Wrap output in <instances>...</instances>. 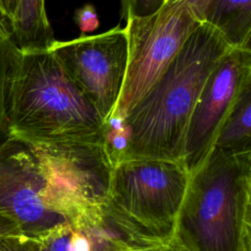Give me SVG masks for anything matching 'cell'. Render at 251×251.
<instances>
[{"label":"cell","instance_id":"obj_16","mask_svg":"<svg viewBox=\"0 0 251 251\" xmlns=\"http://www.w3.org/2000/svg\"><path fill=\"white\" fill-rule=\"evenodd\" d=\"M75 21L82 33L96 29L99 25L96 10L91 4H85L78 8L75 14Z\"/></svg>","mask_w":251,"mask_h":251},{"label":"cell","instance_id":"obj_2","mask_svg":"<svg viewBox=\"0 0 251 251\" xmlns=\"http://www.w3.org/2000/svg\"><path fill=\"white\" fill-rule=\"evenodd\" d=\"M5 114L8 136L35 147L105 144L106 123L49 48H13Z\"/></svg>","mask_w":251,"mask_h":251},{"label":"cell","instance_id":"obj_4","mask_svg":"<svg viewBox=\"0 0 251 251\" xmlns=\"http://www.w3.org/2000/svg\"><path fill=\"white\" fill-rule=\"evenodd\" d=\"M171 244L178 251H251V151L214 146L189 174Z\"/></svg>","mask_w":251,"mask_h":251},{"label":"cell","instance_id":"obj_14","mask_svg":"<svg viewBox=\"0 0 251 251\" xmlns=\"http://www.w3.org/2000/svg\"><path fill=\"white\" fill-rule=\"evenodd\" d=\"M73 229L71 227L57 229L35 239L38 251H69Z\"/></svg>","mask_w":251,"mask_h":251},{"label":"cell","instance_id":"obj_11","mask_svg":"<svg viewBox=\"0 0 251 251\" xmlns=\"http://www.w3.org/2000/svg\"><path fill=\"white\" fill-rule=\"evenodd\" d=\"M214 146L234 153L251 151V82L239 94Z\"/></svg>","mask_w":251,"mask_h":251},{"label":"cell","instance_id":"obj_3","mask_svg":"<svg viewBox=\"0 0 251 251\" xmlns=\"http://www.w3.org/2000/svg\"><path fill=\"white\" fill-rule=\"evenodd\" d=\"M231 49L214 27L201 23L124 118L126 146L119 161L182 162L185 133L199 94L209 75Z\"/></svg>","mask_w":251,"mask_h":251},{"label":"cell","instance_id":"obj_20","mask_svg":"<svg viewBox=\"0 0 251 251\" xmlns=\"http://www.w3.org/2000/svg\"><path fill=\"white\" fill-rule=\"evenodd\" d=\"M132 251H178L176 248H175L172 244H166V245H158V246H151V247H145L140 248Z\"/></svg>","mask_w":251,"mask_h":251},{"label":"cell","instance_id":"obj_10","mask_svg":"<svg viewBox=\"0 0 251 251\" xmlns=\"http://www.w3.org/2000/svg\"><path fill=\"white\" fill-rule=\"evenodd\" d=\"M11 35L22 51L45 50L55 41L45 10L44 0H19Z\"/></svg>","mask_w":251,"mask_h":251},{"label":"cell","instance_id":"obj_12","mask_svg":"<svg viewBox=\"0 0 251 251\" xmlns=\"http://www.w3.org/2000/svg\"><path fill=\"white\" fill-rule=\"evenodd\" d=\"M16 46L11 34L0 27V141L8 137L5 114L6 78L9 69L10 56Z\"/></svg>","mask_w":251,"mask_h":251},{"label":"cell","instance_id":"obj_9","mask_svg":"<svg viewBox=\"0 0 251 251\" xmlns=\"http://www.w3.org/2000/svg\"><path fill=\"white\" fill-rule=\"evenodd\" d=\"M232 49H251V0H211L200 15Z\"/></svg>","mask_w":251,"mask_h":251},{"label":"cell","instance_id":"obj_18","mask_svg":"<svg viewBox=\"0 0 251 251\" xmlns=\"http://www.w3.org/2000/svg\"><path fill=\"white\" fill-rule=\"evenodd\" d=\"M12 235H22L20 226L11 216L0 212V238Z\"/></svg>","mask_w":251,"mask_h":251},{"label":"cell","instance_id":"obj_13","mask_svg":"<svg viewBox=\"0 0 251 251\" xmlns=\"http://www.w3.org/2000/svg\"><path fill=\"white\" fill-rule=\"evenodd\" d=\"M122 19L142 18L156 13L166 0H120Z\"/></svg>","mask_w":251,"mask_h":251},{"label":"cell","instance_id":"obj_15","mask_svg":"<svg viewBox=\"0 0 251 251\" xmlns=\"http://www.w3.org/2000/svg\"><path fill=\"white\" fill-rule=\"evenodd\" d=\"M0 251H38V247L33 238L12 235L0 238Z\"/></svg>","mask_w":251,"mask_h":251},{"label":"cell","instance_id":"obj_5","mask_svg":"<svg viewBox=\"0 0 251 251\" xmlns=\"http://www.w3.org/2000/svg\"><path fill=\"white\" fill-rule=\"evenodd\" d=\"M188 179L180 161H119L112 169L103 214L141 248L171 244Z\"/></svg>","mask_w":251,"mask_h":251},{"label":"cell","instance_id":"obj_7","mask_svg":"<svg viewBox=\"0 0 251 251\" xmlns=\"http://www.w3.org/2000/svg\"><path fill=\"white\" fill-rule=\"evenodd\" d=\"M49 49L107 123L117 106L126 75V27L118 25L96 35L81 33L73 40L55 39Z\"/></svg>","mask_w":251,"mask_h":251},{"label":"cell","instance_id":"obj_17","mask_svg":"<svg viewBox=\"0 0 251 251\" xmlns=\"http://www.w3.org/2000/svg\"><path fill=\"white\" fill-rule=\"evenodd\" d=\"M18 1L19 0H0V26L6 29L10 34Z\"/></svg>","mask_w":251,"mask_h":251},{"label":"cell","instance_id":"obj_8","mask_svg":"<svg viewBox=\"0 0 251 251\" xmlns=\"http://www.w3.org/2000/svg\"><path fill=\"white\" fill-rule=\"evenodd\" d=\"M251 82V49H231L207 77L185 133L182 163L189 174L207 158L243 88Z\"/></svg>","mask_w":251,"mask_h":251},{"label":"cell","instance_id":"obj_6","mask_svg":"<svg viewBox=\"0 0 251 251\" xmlns=\"http://www.w3.org/2000/svg\"><path fill=\"white\" fill-rule=\"evenodd\" d=\"M126 22V70L117 106L111 116L120 120H124L162 75L201 24L182 0H166L156 13L142 18L129 17Z\"/></svg>","mask_w":251,"mask_h":251},{"label":"cell","instance_id":"obj_1","mask_svg":"<svg viewBox=\"0 0 251 251\" xmlns=\"http://www.w3.org/2000/svg\"><path fill=\"white\" fill-rule=\"evenodd\" d=\"M112 163L103 145L63 143L35 147L0 141V212L37 239L100 217Z\"/></svg>","mask_w":251,"mask_h":251},{"label":"cell","instance_id":"obj_19","mask_svg":"<svg viewBox=\"0 0 251 251\" xmlns=\"http://www.w3.org/2000/svg\"><path fill=\"white\" fill-rule=\"evenodd\" d=\"M184 1L189 7L190 9L193 11V13L195 14V16L199 19L200 21V15L203 12V10L205 9V7L208 5V3L211 0H182ZM201 22V21H200Z\"/></svg>","mask_w":251,"mask_h":251}]
</instances>
